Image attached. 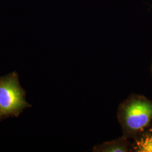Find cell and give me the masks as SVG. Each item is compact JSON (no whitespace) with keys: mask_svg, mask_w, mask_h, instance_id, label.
<instances>
[{"mask_svg":"<svg viewBox=\"0 0 152 152\" xmlns=\"http://www.w3.org/2000/svg\"><path fill=\"white\" fill-rule=\"evenodd\" d=\"M122 135L132 140L152 122V100L131 94L119 104L117 112Z\"/></svg>","mask_w":152,"mask_h":152,"instance_id":"6da1fadb","label":"cell"},{"mask_svg":"<svg viewBox=\"0 0 152 152\" xmlns=\"http://www.w3.org/2000/svg\"><path fill=\"white\" fill-rule=\"evenodd\" d=\"M26 94L15 71L0 77V121L17 118L25 109L32 107L26 100Z\"/></svg>","mask_w":152,"mask_h":152,"instance_id":"7a4b0ae2","label":"cell"},{"mask_svg":"<svg viewBox=\"0 0 152 152\" xmlns=\"http://www.w3.org/2000/svg\"><path fill=\"white\" fill-rule=\"evenodd\" d=\"M93 152H131V141L125 136L95 145Z\"/></svg>","mask_w":152,"mask_h":152,"instance_id":"3957f363","label":"cell"},{"mask_svg":"<svg viewBox=\"0 0 152 152\" xmlns=\"http://www.w3.org/2000/svg\"><path fill=\"white\" fill-rule=\"evenodd\" d=\"M132 140L131 152H152V122Z\"/></svg>","mask_w":152,"mask_h":152,"instance_id":"277c9868","label":"cell"},{"mask_svg":"<svg viewBox=\"0 0 152 152\" xmlns=\"http://www.w3.org/2000/svg\"><path fill=\"white\" fill-rule=\"evenodd\" d=\"M150 71H151V76L152 77V61L151 63V68H150Z\"/></svg>","mask_w":152,"mask_h":152,"instance_id":"5b68a950","label":"cell"}]
</instances>
